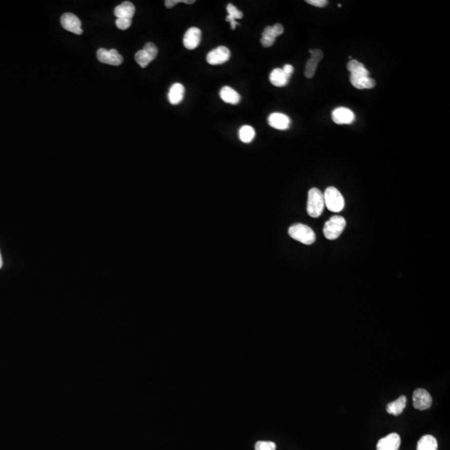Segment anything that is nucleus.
<instances>
[{
    "instance_id": "obj_1",
    "label": "nucleus",
    "mask_w": 450,
    "mask_h": 450,
    "mask_svg": "<svg viewBox=\"0 0 450 450\" xmlns=\"http://www.w3.org/2000/svg\"><path fill=\"white\" fill-rule=\"evenodd\" d=\"M324 194L316 188H313L308 194L307 212L313 218H318L324 210Z\"/></svg>"
},
{
    "instance_id": "obj_2",
    "label": "nucleus",
    "mask_w": 450,
    "mask_h": 450,
    "mask_svg": "<svg viewBox=\"0 0 450 450\" xmlns=\"http://www.w3.org/2000/svg\"><path fill=\"white\" fill-rule=\"evenodd\" d=\"M289 235L293 239L306 245H311L316 240L315 233L305 224H293L289 229Z\"/></svg>"
},
{
    "instance_id": "obj_3",
    "label": "nucleus",
    "mask_w": 450,
    "mask_h": 450,
    "mask_svg": "<svg viewBox=\"0 0 450 450\" xmlns=\"http://www.w3.org/2000/svg\"><path fill=\"white\" fill-rule=\"evenodd\" d=\"M324 204L333 213L341 212L344 208V198L341 193L334 187H329L324 194Z\"/></svg>"
},
{
    "instance_id": "obj_4",
    "label": "nucleus",
    "mask_w": 450,
    "mask_h": 450,
    "mask_svg": "<svg viewBox=\"0 0 450 450\" xmlns=\"http://www.w3.org/2000/svg\"><path fill=\"white\" fill-rule=\"evenodd\" d=\"M346 227V220L341 216H333L327 221L324 227L325 238L330 240H334L341 235Z\"/></svg>"
},
{
    "instance_id": "obj_5",
    "label": "nucleus",
    "mask_w": 450,
    "mask_h": 450,
    "mask_svg": "<svg viewBox=\"0 0 450 450\" xmlns=\"http://www.w3.org/2000/svg\"><path fill=\"white\" fill-rule=\"evenodd\" d=\"M158 48L155 43H147L143 49L138 50L135 54V61L141 68H146L158 55Z\"/></svg>"
},
{
    "instance_id": "obj_6",
    "label": "nucleus",
    "mask_w": 450,
    "mask_h": 450,
    "mask_svg": "<svg viewBox=\"0 0 450 450\" xmlns=\"http://www.w3.org/2000/svg\"><path fill=\"white\" fill-rule=\"evenodd\" d=\"M97 58L101 63L113 66H118L123 61L122 55H119L116 49L107 50L105 49H99L97 51Z\"/></svg>"
},
{
    "instance_id": "obj_7",
    "label": "nucleus",
    "mask_w": 450,
    "mask_h": 450,
    "mask_svg": "<svg viewBox=\"0 0 450 450\" xmlns=\"http://www.w3.org/2000/svg\"><path fill=\"white\" fill-rule=\"evenodd\" d=\"M231 56L230 49L225 46H218L207 55V62L211 65H219L226 63Z\"/></svg>"
},
{
    "instance_id": "obj_8",
    "label": "nucleus",
    "mask_w": 450,
    "mask_h": 450,
    "mask_svg": "<svg viewBox=\"0 0 450 450\" xmlns=\"http://www.w3.org/2000/svg\"><path fill=\"white\" fill-rule=\"evenodd\" d=\"M60 22L62 27L67 31L71 32L78 35L83 34V30L81 29L80 20L74 14L66 13L62 15Z\"/></svg>"
},
{
    "instance_id": "obj_9",
    "label": "nucleus",
    "mask_w": 450,
    "mask_h": 450,
    "mask_svg": "<svg viewBox=\"0 0 450 450\" xmlns=\"http://www.w3.org/2000/svg\"><path fill=\"white\" fill-rule=\"evenodd\" d=\"M413 406L417 410H428L432 404V397L427 390L418 389L413 392Z\"/></svg>"
},
{
    "instance_id": "obj_10",
    "label": "nucleus",
    "mask_w": 450,
    "mask_h": 450,
    "mask_svg": "<svg viewBox=\"0 0 450 450\" xmlns=\"http://www.w3.org/2000/svg\"><path fill=\"white\" fill-rule=\"evenodd\" d=\"M332 119L337 124H350L355 120V115L351 109L339 107L333 110Z\"/></svg>"
},
{
    "instance_id": "obj_11",
    "label": "nucleus",
    "mask_w": 450,
    "mask_h": 450,
    "mask_svg": "<svg viewBox=\"0 0 450 450\" xmlns=\"http://www.w3.org/2000/svg\"><path fill=\"white\" fill-rule=\"evenodd\" d=\"M201 36H202V33H201L200 29L195 28V27L190 28L187 30L184 35V39H183L184 46L190 50L196 49L200 43Z\"/></svg>"
},
{
    "instance_id": "obj_12",
    "label": "nucleus",
    "mask_w": 450,
    "mask_h": 450,
    "mask_svg": "<svg viewBox=\"0 0 450 450\" xmlns=\"http://www.w3.org/2000/svg\"><path fill=\"white\" fill-rule=\"evenodd\" d=\"M401 444L400 436L396 433H392L379 439L377 444V450H398Z\"/></svg>"
},
{
    "instance_id": "obj_13",
    "label": "nucleus",
    "mask_w": 450,
    "mask_h": 450,
    "mask_svg": "<svg viewBox=\"0 0 450 450\" xmlns=\"http://www.w3.org/2000/svg\"><path fill=\"white\" fill-rule=\"evenodd\" d=\"M268 122L270 126L278 130H286L291 124L290 117L282 113H273L269 116Z\"/></svg>"
},
{
    "instance_id": "obj_14",
    "label": "nucleus",
    "mask_w": 450,
    "mask_h": 450,
    "mask_svg": "<svg viewBox=\"0 0 450 450\" xmlns=\"http://www.w3.org/2000/svg\"><path fill=\"white\" fill-rule=\"evenodd\" d=\"M350 83L358 89H373L376 85V81L372 78L353 75H350Z\"/></svg>"
},
{
    "instance_id": "obj_15",
    "label": "nucleus",
    "mask_w": 450,
    "mask_h": 450,
    "mask_svg": "<svg viewBox=\"0 0 450 450\" xmlns=\"http://www.w3.org/2000/svg\"><path fill=\"white\" fill-rule=\"evenodd\" d=\"M184 92L185 89L182 83H174L172 86L170 87L168 95V98L170 103L174 105L180 103L184 99Z\"/></svg>"
},
{
    "instance_id": "obj_16",
    "label": "nucleus",
    "mask_w": 450,
    "mask_h": 450,
    "mask_svg": "<svg viewBox=\"0 0 450 450\" xmlns=\"http://www.w3.org/2000/svg\"><path fill=\"white\" fill-rule=\"evenodd\" d=\"M135 14V7L131 2L125 1L117 6L115 9V15L117 19L132 20Z\"/></svg>"
},
{
    "instance_id": "obj_17",
    "label": "nucleus",
    "mask_w": 450,
    "mask_h": 450,
    "mask_svg": "<svg viewBox=\"0 0 450 450\" xmlns=\"http://www.w3.org/2000/svg\"><path fill=\"white\" fill-rule=\"evenodd\" d=\"M221 99L230 104H237L240 102V95L235 89L229 86H224L219 92Z\"/></svg>"
},
{
    "instance_id": "obj_18",
    "label": "nucleus",
    "mask_w": 450,
    "mask_h": 450,
    "mask_svg": "<svg viewBox=\"0 0 450 450\" xmlns=\"http://www.w3.org/2000/svg\"><path fill=\"white\" fill-rule=\"evenodd\" d=\"M290 78L288 77L282 69H274L270 75V83L276 87L286 86Z\"/></svg>"
},
{
    "instance_id": "obj_19",
    "label": "nucleus",
    "mask_w": 450,
    "mask_h": 450,
    "mask_svg": "<svg viewBox=\"0 0 450 450\" xmlns=\"http://www.w3.org/2000/svg\"><path fill=\"white\" fill-rule=\"evenodd\" d=\"M407 403V399L405 396H400L399 399H396L395 401L392 402L388 404L386 407V411L390 414H393L394 416H398L401 414L402 412L404 411Z\"/></svg>"
},
{
    "instance_id": "obj_20",
    "label": "nucleus",
    "mask_w": 450,
    "mask_h": 450,
    "mask_svg": "<svg viewBox=\"0 0 450 450\" xmlns=\"http://www.w3.org/2000/svg\"><path fill=\"white\" fill-rule=\"evenodd\" d=\"M278 34L276 33L274 27L273 26H268L262 33L261 43H262V45L264 48L271 47L274 45V43L275 42L276 38L278 37Z\"/></svg>"
},
{
    "instance_id": "obj_21",
    "label": "nucleus",
    "mask_w": 450,
    "mask_h": 450,
    "mask_svg": "<svg viewBox=\"0 0 450 450\" xmlns=\"http://www.w3.org/2000/svg\"><path fill=\"white\" fill-rule=\"evenodd\" d=\"M347 69L350 72V75H357V76H370V72L368 70L363 63L358 62L356 59H350L347 63Z\"/></svg>"
},
{
    "instance_id": "obj_22",
    "label": "nucleus",
    "mask_w": 450,
    "mask_h": 450,
    "mask_svg": "<svg viewBox=\"0 0 450 450\" xmlns=\"http://www.w3.org/2000/svg\"><path fill=\"white\" fill-rule=\"evenodd\" d=\"M227 12H228V16L226 17V21L230 22L231 29H235L236 26L238 25L236 20H241L244 15L232 3H229L227 5Z\"/></svg>"
},
{
    "instance_id": "obj_23",
    "label": "nucleus",
    "mask_w": 450,
    "mask_h": 450,
    "mask_svg": "<svg viewBox=\"0 0 450 450\" xmlns=\"http://www.w3.org/2000/svg\"><path fill=\"white\" fill-rule=\"evenodd\" d=\"M438 450V442L433 436H423L419 439L417 445V450Z\"/></svg>"
},
{
    "instance_id": "obj_24",
    "label": "nucleus",
    "mask_w": 450,
    "mask_h": 450,
    "mask_svg": "<svg viewBox=\"0 0 450 450\" xmlns=\"http://www.w3.org/2000/svg\"><path fill=\"white\" fill-rule=\"evenodd\" d=\"M238 136L243 143H250L255 137V130L250 125H244L239 129Z\"/></svg>"
},
{
    "instance_id": "obj_25",
    "label": "nucleus",
    "mask_w": 450,
    "mask_h": 450,
    "mask_svg": "<svg viewBox=\"0 0 450 450\" xmlns=\"http://www.w3.org/2000/svg\"><path fill=\"white\" fill-rule=\"evenodd\" d=\"M317 67H318V62L310 58V59L307 61L306 66H305V71H304L305 77L308 78H311L313 77L315 75Z\"/></svg>"
},
{
    "instance_id": "obj_26",
    "label": "nucleus",
    "mask_w": 450,
    "mask_h": 450,
    "mask_svg": "<svg viewBox=\"0 0 450 450\" xmlns=\"http://www.w3.org/2000/svg\"><path fill=\"white\" fill-rule=\"evenodd\" d=\"M254 449L255 450H276V445L271 441H258Z\"/></svg>"
},
{
    "instance_id": "obj_27",
    "label": "nucleus",
    "mask_w": 450,
    "mask_h": 450,
    "mask_svg": "<svg viewBox=\"0 0 450 450\" xmlns=\"http://www.w3.org/2000/svg\"><path fill=\"white\" fill-rule=\"evenodd\" d=\"M115 24H116L118 29H121V30H126L132 24V20L117 19L116 22H115Z\"/></svg>"
},
{
    "instance_id": "obj_28",
    "label": "nucleus",
    "mask_w": 450,
    "mask_h": 450,
    "mask_svg": "<svg viewBox=\"0 0 450 450\" xmlns=\"http://www.w3.org/2000/svg\"><path fill=\"white\" fill-rule=\"evenodd\" d=\"M310 55H311V59H314V60L317 61V62H319L323 59V57H324V54L323 52L320 49H310Z\"/></svg>"
},
{
    "instance_id": "obj_29",
    "label": "nucleus",
    "mask_w": 450,
    "mask_h": 450,
    "mask_svg": "<svg viewBox=\"0 0 450 450\" xmlns=\"http://www.w3.org/2000/svg\"><path fill=\"white\" fill-rule=\"evenodd\" d=\"M306 2L311 4V5L315 6L318 8H324L325 6L328 5V1H326V0H307Z\"/></svg>"
},
{
    "instance_id": "obj_30",
    "label": "nucleus",
    "mask_w": 450,
    "mask_h": 450,
    "mask_svg": "<svg viewBox=\"0 0 450 450\" xmlns=\"http://www.w3.org/2000/svg\"><path fill=\"white\" fill-rule=\"evenodd\" d=\"M283 71L284 72V74L288 76V77L291 78L292 76L293 73V66L291 65V64H285L284 67H283Z\"/></svg>"
},
{
    "instance_id": "obj_31",
    "label": "nucleus",
    "mask_w": 450,
    "mask_h": 450,
    "mask_svg": "<svg viewBox=\"0 0 450 450\" xmlns=\"http://www.w3.org/2000/svg\"><path fill=\"white\" fill-rule=\"evenodd\" d=\"M178 3H182V0H166V1L164 2V4H165L167 8L172 9V8H174V7Z\"/></svg>"
},
{
    "instance_id": "obj_32",
    "label": "nucleus",
    "mask_w": 450,
    "mask_h": 450,
    "mask_svg": "<svg viewBox=\"0 0 450 450\" xmlns=\"http://www.w3.org/2000/svg\"><path fill=\"white\" fill-rule=\"evenodd\" d=\"M182 3H187V4H193L195 3V0H182Z\"/></svg>"
},
{
    "instance_id": "obj_33",
    "label": "nucleus",
    "mask_w": 450,
    "mask_h": 450,
    "mask_svg": "<svg viewBox=\"0 0 450 450\" xmlns=\"http://www.w3.org/2000/svg\"><path fill=\"white\" fill-rule=\"evenodd\" d=\"M3 266V259H2V256H1V253H0V269Z\"/></svg>"
},
{
    "instance_id": "obj_34",
    "label": "nucleus",
    "mask_w": 450,
    "mask_h": 450,
    "mask_svg": "<svg viewBox=\"0 0 450 450\" xmlns=\"http://www.w3.org/2000/svg\"><path fill=\"white\" fill-rule=\"evenodd\" d=\"M338 7H340V8H341L342 7L341 4H338Z\"/></svg>"
}]
</instances>
